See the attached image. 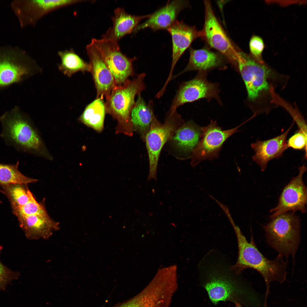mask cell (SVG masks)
I'll list each match as a JSON object with an SVG mask.
<instances>
[{"label": "cell", "mask_w": 307, "mask_h": 307, "mask_svg": "<svg viewBox=\"0 0 307 307\" xmlns=\"http://www.w3.org/2000/svg\"><path fill=\"white\" fill-rule=\"evenodd\" d=\"M231 223L237 237L238 248L237 260L235 264L231 266V269L238 275L249 268L255 270L261 274L266 286L264 306L267 307L270 283L276 281L281 283L286 280L287 262L284 261L283 257L279 254L273 260L265 257L256 246L253 237L248 242L234 221Z\"/></svg>", "instance_id": "cell-1"}, {"label": "cell", "mask_w": 307, "mask_h": 307, "mask_svg": "<svg viewBox=\"0 0 307 307\" xmlns=\"http://www.w3.org/2000/svg\"><path fill=\"white\" fill-rule=\"evenodd\" d=\"M299 217L290 212L280 214L263 226L266 242L283 257L292 258L293 264L300 241Z\"/></svg>", "instance_id": "cell-2"}, {"label": "cell", "mask_w": 307, "mask_h": 307, "mask_svg": "<svg viewBox=\"0 0 307 307\" xmlns=\"http://www.w3.org/2000/svg\"><path fill=\"white\" fill-rule=\"evenodd\" d=\"M20 108L15 106L0 117L1 136L7 144L18 151L38 150L41 140Z\"/></svg>", "instance_id": "cell-3"}, {"label": "cell", "mask_w": 307, "mask_h": 307, "mask_svg": "<svg viewBox=\"0 0 307 307\" xmlns=\"http://www.w3.org/2000/svg\"><path fill=\"white\" fill-rule=\"evenodd\" d=\"M181 116L176 111L172 115H167L165 123H161L155 117L145 136L149 162L148 181H157L156 173L159 157L165 143L171 139L176 130L183 124Z\"/></svg>", "instance_id": "cell-4"}, {"label": "cell", "mask_w": 307, "mask_h": 307, "mask_svg": "<svg viewBox=\"0 0 307 307\" xmlns=\"http://www.w3.org/2000/svg\"><path fill=\"white\" fill-rule=\"evenodd\" d=\"M34 64L33 59L22 49L0 47V92L30 76Z\"/></svg>", "instance_id": "cell-5"}, {"label": "cell", "mask_w": 307, "mask_h": 307, "mask_svg": "<svg viewBox=\"0 0 307 307\" xmlns=\"http://www.w3.org/2000/svg\"><path fill=\"white\" fill-rule=\"evenodd\" d=\"M146 75L144 73L140 74L133 80L128 79L123 84L115 86L106 98V111L121 120H130L135 96L146 88L144 82Z\"/></svg>", "instance_id": "cell-6"}, {"label": "cell", "mask_w": 307, "mask_h": 307, "mask_svg": "<svg viewBox=\"0 0 307 307\" xmlns=\"http://www.w3.org/2000/svg\"><path fill=\"white\" fill-rule=\"evenodd\" d=\"M241 125L231 129L222 130L217 125L216 121L211 120L208 125L201 127L200 139L192 153L191 165L194 167L204 160H211L217 157L224 142L239 131L238 128Z\"/></svg>", "instance_id": "cell-7"}, {"label": "cell", "mask_w": 307, "mask_h": 307, "mask_svg": "<svg viewBox=\"0 0 307 307\" xmlns=\"http://www.w3.org/2000/svg\"><path fill=\"white\" fill-rule=\"evenodd\" d=\"M91 42L100 53L117 85L123 84L134 75L132 63L136 58H129L123 54L118 42L103 38H93Z\"/></svg>", "instance_id": "cell-8"}, {"label": "cell", "mask_w": 307, "mask_h": 307, "mask_svg": "<svg viewBox=\"0 0 307 307\" xmlns=\"http://www.w3.org/2000/svg\"><path fill=\"white\" fill-rule=\"evenodd\" d=\"M80 0H15L11 4L22 27L34 26L46 14L67 6L84 2Z\"/></svg>", "instance_id": "cell-9"}, {"label": "cell", "mask_w": 307, "mask_h": 307, "mask_svg": "<svg viewBox=\"0 0 307 307\" xmlns=\"http://www.w3.org/2000/svg\"><path fill=\"white\" fill-rule=\"evenodd\" d=\"M307 168L304 164L298 168L299 173L293 177L284 187L279 198L277 206L270 210L272 213L270 219L282 213L299 211L302 213L306 211L307 189L303 180L304 173Z\"/></svg>", "instance_id": "cell-10"}, {"label": "cell", "mask_w": 307, "mask_h": 307, "mask_svg": "<svg viewBox=\"0 0 307 307\" xmlns=\"http://www.w3.org/2000/svg\"><path fill=\"white\" fill-rule=\"evenodd\" d=\"M235 63L238 66L250 100H254L263 92L268 89L267 70L263 63L239 51Z\"/></svg>", "instance_id": "cell-11"}, {"label": "cell", "mask_w": 307, "mask_h": 307, "mask_svg": "<svg viewBox=\"0 0 307 307\" xmlns=\"http://www.w3.org/2000/svg\"><path fill=\"white\" fill-rule=\"evenodd\" d=\"M218 93L215 84L209 82L202 76L197 75L181 84L167 114L172 115L179 107L185 103L201 98H216Z\"/></svg>", "instance_id": "cell-12"}, {"label": "cell", "mask_w": 307, "mask_h": 307, "mask_svg": "<svg viewBox=\"0 0 307 307\" xmlns=\"http://www.w3.org/2000/svg\"><path fill=\"white\" fill-rule=\"evenodd\" d=\"M205 20L203 36L212 48L235 63L238 50L235 47L216 18L210 3L205 1Z\"/></svg>", "instance_id": "cell-13"}, {"label": "cell", "mask_w": 307, "mask_h": 307, "mask_svg": "<svg viewBox=\"0 0 307 307\" xmlns=\"http://www.w3.org/2000/svg\"><path fill=\"white\" fill-rule=\"evenodd\" d=\"M167 30L172 37V59L168 76L162 87L163 90L166 89L171 80L174 68L184 52L195 39L203 36L202 32L198 31L195 27L186 24L182 20H177Z\"/></svg>", "instance_id": "cell-14"}, {"label": "cell", "mask_w": 307, "mask_h": 307, "mask_svg": "<svg viewBox=\"0 0 307 307\" xmlns=\"http://www.w3.org/2000/svg\"><path fill=\"white\" fill-rule=\"evenodd\" d=\"M91 71L97 91V98H105L117 85L101 55L91 42L86 48Z\"/></svg>", "instance_id": "cell-15"}, {"label": "cell", "mask_w": 307, "mask_h": 307, "mask_svg": "<svg viewBox=\"0 0 307 307\" xmlns=\"http://www.w3.org/2000/svg\"><path fill=\"white\" fill-rule=\"evenodd\" d=\"M293 124L284 132L272 138L264 141L258 140L251 145L255 152L253 160L264 171L269 161L281 156L288 148L286 138Z\"/></svg>", "instance_id": "cell-16"}, {"label": "cell", "mask_w": 307, "mask_h": 307, "mask_svg": "<svg viewBox=\"0 0 307 307\" xmlns=\"http://www.w3.org/2000/svg\"><path fill=\"white\" fill-rule=\"evenodd\" d=\"M18 218L20 227L30 240L47 239L60 228L59 223L53 220L47 212Z\"/></svg>", "instance_id": "cell-17"}, {"label": "cell", "mask_w": 307, "mask_h": 307, "mask_svg": "<svg viewBox=\"0 0 307 307\" xmlns=\"http://www.w3.org/2000/svg\"><path fill=\"white\" fill-rule=\"evenodd\" d=\"M188 3L185 0H173L169 2L165 6L151 14L145 22L138 25L133 32H136L147 28L154 31L167 30L177 20L178 14L187 6Z\"/></svg>", "instance_id": "cell-18"}, {"label": "cell", "mask_w": 307, "mask_h": 307, "mask_svg": "<svg viewBox=\"0 0 307 307\" xmlns=\"http://www.w3.org/2000/svg\"><path fill=\"white\" fill-rule=\"evenodd\" d=\"M151 15H134L126 12L123 8H117L112 18L113 25L103 35L102 38L118 42L123 37L131 33L142 20L148 18Z\"/></svg>", "instance_id": "cell-19"}, {"label": "cell", "mask_w": 307, "mask_h": 307, "mask_svg": "<svg viewBox=\"0 0 307 307\" xmlns=\"http://www.w3.org/2000/svg\"><path fill=\"white\" fill-rule=\"evenodd\" d=\"M201 128L192 121L183 124L176 130L171 139L175 147L182 152L192 153L200 139Z\"/></svg>", "instance_id": "cell-20"}, {"label": "cell", "mask_w": 307, "mask_h": 307, "mask_svg": "<svg viewBox=\"0 0 307 307\" xmlns=\"http://www.w3.org/2000/svg\"><path fill=\"white\" fill-rule=\"evenodd\" d=\"M188 63L185 69L175 76L174 78L189 71L204 70L219 65L221 60L219 56L206 49H194L190 48Z\"/></svg>", "instance_id": "cell-21"}, {"label": "cell", "mask_w": 307, "mask_h": 307, "mask_svg": "<svg viewBox=\"0 0 307 307\" xmlns=\"http://www.w3.org/2000/svg\"><path fill=\"white\" fill-rule=\"evenodd\" d=\"M154 105L153 100H150L147 104L140 94L138 95L137 99L131 112V121L144 137L155 117L153 112Z\"/></svg>", "instance_id": "cell-22"}, {"label": "cell", "mask_w": 307, "mask_h": 307, "mask_svg": "<svg viewBox=\"0 0 307 307\" xmlns=\"http://www.w3.org/2000/svg\"><path fill=\"white\" fill-rule=\"evenodd\" d=\"M58 55L61 60L58 69L67 76L70 77L79 71L90 72L89 63L84 61L72 49L59 51Z\"/></svg>", "instance_id": "cell-23"}, {"label": "cell", "mask_w": 307, "mask_h": 307, "mask_svg": "<svg viewBox=\"0 0 307 307\" xmlns=\"http://www.w3.org/2000/svg\"><path fill=\"white\" fill-rule=\"evenodd\" d=\"M105 112L103 99L96 98L86 106L79 119L85 125L100 131L103 127Z\"/></svg>", "instance_id": "cell-24"}, {"label": "cell", "mask_w": 307, "mask_h": 307, "mask_svg": "<svg viewBox=\"0 0 307 307\" xmlns=\"http://www.w3.org/2000/svg\"><path fill=\"white\" fill-rule=\"evenodd\" d=\"M19 162L14 164L0 163V184H25L37 182L38 180L27 177L18 170Z\"/></svg>", "instance_id": "cell-25"}, {"label": "cell", "mask_w": 307, "mask_h": 307, "mask_svg": "<svg viewBox=\"0 0 307 307\" xmlns=\"http://www.w3.org/2000/svg\"><path fill=\"white\" fill-rule=\"evenodd\" d=\"M115 307H163V304L157 293L146 287L134 298Z\"/></svg>", "instance_id": "cell-26"}, {"label": "cell", "mask_w": 307, "mask_h": 307, "mask_svg": "<svg viewBox=\"0 0 307 307\" xmlns=\"http://www.w3.org/2000/svg\"><path fill=\"white\" fill-rule=\"evenodd\" d=\"M3 186L5 193L9 198L13 209L20 207L28 201L29 190L27 187L26 189L22 185L17 184Z\"/></svg>", "instance_id": "cell-27"}, {"label": "cell", "mask_w": 307, "mask_h": 307, "mask_svg": "<svg viewBox=\"0 0 307 307\" xmlns=\"http://www.w3.org/2000/svg\"><path fill=\"white\" fill-rule=\"evenodd\" d=\"M28 201L22 206L13 209V211L17 217L28 216L46 212L43 205L39 203L32 193L29 191Z\"/></svg>", "instance_id": "cell-28"}, {"label": "cell", "mask_w": 307, "mask_h": 307, "mask_svg": "<svg viewBox=\"0 0 307 307\" xmlns=\"http://www.w3.org/2000/svg\"><path fill=\"white\" fill-rule=\"evenodd\" d=\"M271 89L273 102L285 108L291 115L294 121L296 123L299 130L307 134L306 124L300 113L275 93L272 89Z\"/></svg>", "instance_id": "cell-29"}, {"label": "cell", "mask_w": 307, "mask_h": 307, "mask_svg": "<svg viewBox=\"0 0 307 307\" xmlns=\"http://www.w3.org/2000/svg\"><path fill=\"white\" fill-rule=\"evenodd\" d=\"M20 275L19 272L11 270L0 261V292L5 290L8 285L18 279Z\"/></svg>", "instance_id": "cell-30"}, {"label": "cell", "mask_w": 307, "mask_h": 307, "mask_svg": "<svg viewBox=\"0 0 307 307\" xmlns=\"http://www.w3.org/2000/svg\"><path fill=\"white\" fill-rule=\"evenodd\" d=\"M288 148H291L294 149H304L305 151V157H306L307 134L299 130L291 136L287 142Z\"/></svg>", "instance_id": "cell-31"}, {"label": "cell", "mask_w": 307, "mask_h": 307, "mask_svg": "<svg viewBox=\"0 0 307 307\" xmlns=\"http://www.w3.org/2000/svg\"><path fill=\"white\" fill-rule=\"evenodd\" d=\"M249 47L254 58L259 62L263 63L262 54L264 48V44L262 39L258 36H253L250 39Z\"/></svg>", "instance_id": "cell-32"}, {"label": "cell", "mask_w": 307, "mask_h": 307, "mask_svg": "<svg viewBox=\"0 0 307 307\" xmlns=\"http://www.w3.org/2000/svg\"><path fill=\"white\" fill-rule=\"evenodd\" d=\"M236 307H242V306L238 303H235Z\"/></svg>", "instance_id": "cell-33"}, {"label": "cell", "mask_w": 307, "mask_h": 307, "mask_svg": "<svg viewBox=\"0 0 307 307\" xmlns=\"http://www.w3.org/2000/svg\"><path fill=\"white\" fill-rule=\"evenodd\" d=\"M1 203V202L0 201V204Z\"/></svg>", "instance_id": "cell-34"}]
</instances>
